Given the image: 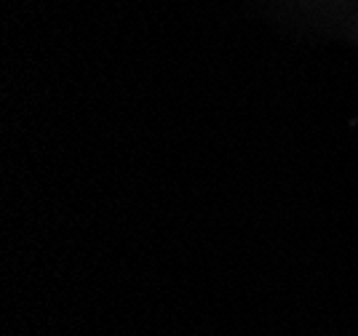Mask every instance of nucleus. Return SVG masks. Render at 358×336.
<instances>
[]
</instances>
